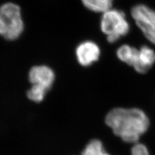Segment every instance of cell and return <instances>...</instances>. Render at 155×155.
I'll return each mask as SVG.
<instances>
[{
    "instance_id": "cell-1",
    "label": "cell",
    "mask_w": 155,
    "mask_h": 155,
    "mask_svg": "<svg viewBox=\"0 0 155 155\" xmlns=\"http://www.w3.org/2000/svg\"><path fill=\"white\" fill-rule=\"evenodd\" d=\"M105 123L124 142L133 144L138 142L150 125L147 114L137 108L111 110L106 116Z\"/></svg>"
},
{
    "instance_id": "cell-2",
    "label": "cell",
    "mask_w": 155,
    "mask_h": 155,
    "mask_svg": "<svg viewBox=\"0 0 155 155\" xmlns=\"http://www.w3.org/2000/svg\"><path fill=\"white\" fill-rule=\"evenodd\" d=\"M100 28L107 36V41L113 43L117 41L120 37L127 35L129 32L130 26L123 11L110 8L103 13Z\"/></svg>"
},
{
    "instance_id": "cell-3",
    "label": "cell",
    "mask_w": 155,
    "mask_h": 155,
    "mask_svg": "<svg viewBox=\"0 0 155 155\" xmlns=\"http://www.w3.org/2000/svg\"><path fill=\"white\" fill-rule=\"evenodd\" d=\"M0 18L3 21L5 32L3 38L7 40H15L24 30L21 8L12 2L3 4L0 7Z\"/></svg>"
},
{
    "instance_id": "cell-4",
    "label": "cell",
    "mask_w": 155,
    "mask_h": 155,
    "mask_svg": "<svg viewBox=\"0 0 155 155\" xmlns=\"http://www.w3.org/2000/svg\"><path fill=\"white\" fill-rule=\"evenodd\" d=\"M131 16L145 37L155 45V11L145 5H137L131 9Z\"/></svg>"
},
{
    "instance_id": "cell-5",
    "label": "cell",
    "mask_w": 155,
    "mask_h": 155,
    "mask_svg": "<svg viewBox=\"0 0 155 155\" xmlns=\"http://www.w3.org/2000/svg\"><path fill=\"white\" fill-rule=\"evenodd\" d=\"M28 79L33 85H37L49 90L55 79L54 72L45 65L33 67L29 71Z\"/></svg>"
},
{
    "instance_id": "cell-6",
    "label": "cell",
    "mask_w": 155,
    "mask_h": 155,
    "mask_svg": "<svg viewBox=\"0 0 155 155\" xmlns=\"http://www.w3.org/2000/svg\"><path fill=\"white\" fill-rule=\"evenodd\" d=\"M76 55L78 61L84 67H88L98 61L100 55L98 45L93 41L82 42L77 47Z\"/></svg>"
},
{
    "instance_id": "cell-7",
    "label": "cell",
    "mask_w": 155,
    "mask_h": 155,
    "mask_svg": "<svg viewBox=\"0 0 155 155\" xmlns=\"http://www.w3.org/2000/svg\"><path fill=\"white\" fill-rule=\"evenodd\" d=\"M155 62V52L147 46H142L139 49V60L134 70L138 73L145 74L149 71Z\"/></svg>"
},
{
    "instance_id": "cell-8",
    "label": "cell",
    "mask_w": 155,
    "mask_h": 155,
    "mask_svg": "<svg viewBox=\"0 0 155 155\" xmlns=\"http://www.w3.org/2000/svg\"><path fill=\"white\" fill-rule=\"evenodd\" d=\"M116 54L121 61L134 69L138 64L139 49L129 45H122L117 50Z\"/></svg>"
},
{
    "instance_id": "cell-9",
    "label": "cell",
    "mask_w": 155,
    "mask_h": 155,
    "mask_svg": "<svg viewBox=\"0 0 155 155\" xmlns=\"http://www.w3.org/2000/svg\"><path fill=\"white\" fill-rule=\"evenodd\" d=\"M81 2L89 11L103 14L112 8L113 0H81Z\"/></svg>"
},
{
    "instance_id": "cell-10",
    "label": "cell",
    "mask_w": 155,
    "mask_h": 155,
    "mask_svg": "<svg viewBox=\"0 0 155 155\" xmlns=\"http://www.w3.org/2000/svg\"><path fill=\"white\" fill-rule=\"evenodd\" d=\"M81 155H110L107 152L103 143L98 140H93L86 145Z\"/></svg>"
},
{
    "instance_id": "cell-11",
    "label": "cell",
    "mask_w": 155,
    "mask_h": 155,
    "mask_svg": "<svg viewBox=\"0 0 155 155\" xmlns=\"http://www.w3.org/2000/svg\"><path fill=\"white\" fill-rule=\"evenodd\" d=\"M48 90L41 87L32 85L31 88L27 91V97L35 102H41L44 99Z\"/></svg>"
},
{
    "instance_id": "cell-12",
    "label": "cell",
    "mask_w": 155,
    "mask_h": 155,
    "mask_svg": "<svg viewBox=\"0 0 155 155\" xmlns=\"http://www.w3.org/2000/svg\"><path fill=\"white\" fill-rule=\"evenodd\" d=\"M130 155H150L149 150L145 145L137 143L133 145L130 149Z\"/></svg>"
}]
</instances>
